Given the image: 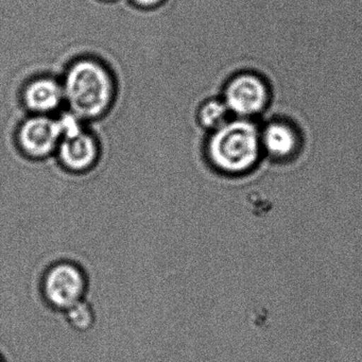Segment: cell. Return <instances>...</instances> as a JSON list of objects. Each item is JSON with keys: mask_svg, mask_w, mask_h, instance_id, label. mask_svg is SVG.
Wrapping results in <instances>:
<instances>
[{"mask_svg": "<svg viewBox=\"0 0 362 362\" xmlns=\"http://www.w3.org/2000/svg\"><path fill=\"white\" fill-rule=\"evenodd\" d=\"M64 97L60 84L52 79L33 82L25 92L27 105L33 111L48 112L59 107Z\"/></svg>", "mask_w": 362, "mask_h": 362, "instance_id": "obj_8", "label": "cell"}, {"mask_svg": "<svg viewBox=\"0 0 362 362\" xmlns=\"http://www.w3.org/2000/svg\"><path fill=\"white\" fill-rule=\"evenodd\" d=\"M65 321L75 332H88L97 323V311L94 305L86 298L64 311Z\"/></svg>", "mask_w": 362, "mask_h": 362, "instance_id": "obj_9", "label": "cell"}, {"mask_svg": "<svg viewBox=\"0 0 362 362\" xmlns=\"http://www.w3.org/2000/svg\"><path fill=\"white\" fill-rule=\"evenodd\" d=\"M136 3H139V5L143 6H152L158 4L160 0H135Z\"/></svg>", "mask_w": 362, "mask_h": 362, "instance_id": "obj_12", "label": "cell"}, {"mask_svg": "<svg viewBox=\"0 0 362 362\" xmlns=\"http://www.w3.org/2000/svg\"><path fill=\"white\" fill-rule=\"evenodd\" d=\"M59 126H60L61 133H62V139L64 137L75 136L82 131L81 124L78 119L76 114H65L58 120Z\"/></svg>", "mask_w": 362, "mask_h": 362, "instance_id": "obj_11", "label": "cell"}, {"mask_svg": "<svg viewBox=\"0 0 362 362\" xmlns=\"http://www.w3.org/2000/svg\"><path fill=\"white\" fill-rule=\"evenodd\" d=\"M230 113L226 103L223 100L206 101L200 110V122L205 128H219L228 122V115Z\"/></svg>", "mask_w": 362, "mask_h": 362, "instance_id": "obj_10", "label": "cell"}, {"mask_svg": "<svg viewBox=\"0 0 362 362\" xmlns=\"http://www.w3.org/2000/svg\"><path fill=\"white\" fill-rule=\"evenodd\" d=\"M264 158L277 163L296 160L302 152V141L293 127L283 122H273L260 130Z\"/></svg>", "mask_w": 362, "mask_h": 362, "instance_id": "obj_7", "label": "cell"}, {"mask_svg": "<svg viewBox=\"0 0 362 362\" xmlns=\"http://www.w3.org/2000/svg\"><path fill=\"white\" fill-rule=\"evenodd\" d=\"M269 90L262 78L254 74H240L233 78L224 93L228 111L245 119L257 115L266 107Z\"/></svg>", "mask_w": 362, "mask_h": 362, "instance_id": "obj_4", "label": "cell"}, {"mask_svg": "<svg viewBox=\"0 0 362 362\" xmlns=\"http://www.w3.org/2000/svg\"><path fill=\"white\" fill-rule=\"evenodd\" d=\"M0 362H4L3 359H1V358H0Z\"/></svg>", "mask_w": 362, "mask_h": 362, "instance_id": "obj_13", "label": "cell"}, {"mask_svg": "<svg viewBox=\"0 0 362 362\" xmlns=\"http://www.w3.org/2000/svg\"><path fill=\"white\" fill-rule=\"evenodd\" d=\"M205 152L215 173L226 177L247 175L264 158L260 130L250 119L228 120L214 130Z\"/></svg>", "mask_w": 362, "mask_h": 362, "instance_id": "obj_1", "label": "cell"}, {"mask_svg": "<svg viewBox=\"0 0 362 362\" xmlns=\"http://www.w3.org/2000/svg\"><path fill=\"white\" fill-rule=\"evenodd\" d=\"M62 139L58 120L48 117H35L27 120L18 133V143L23 152L40 160L57 151Z\"/></svg>", "mask_w": 362, "mask_h": 362, "instance_id": "obj_5", "label": "cell"}, {"mask_svg": "<svg viewBox=\"0 0 362 362\" xmlns=\"http://www.w3.org/2000/svg\"><path fill=\"white\" fill-rule=\"evenodd\" d=\"M63 92L74 114L95 117L107 109L111 100V80L100 65L93 61H80L67 73Z\"/></svg>", "mask_w": 362, "mask_h": 362, "instance_id": "obj_2", "label": "cell"}, {"mask_svg": "<svg viewBox=\"0 0 362 362\" xmlns=\"http://www.w3.org/2000/svg\"><path fill=\"white\" fill-rule=\"evenodd\" d=\"M57 152L63 168L74 175L92 171L98 164L100 156L98 144L86 132L61 139Z\"/></svg>", "mask_w": 362, "mask_h": 362, "instance_id": "obj_6", "label": "cell"}, {"mask_svg": "<svg viewBox=\"0 0 362 362\" xmlns=\"http://www.w3.org/2000/svg\"><path fill=\"white\" fill-rule=\"evenodd\" d=\"M90 281L81 264L60 259L49 264L42 275L41 292L50 308L64 313L86 298Z\"/></svg>", "mask_w": 362, "mask_h": 362, "instance_id": "obj_3", "label": "cell"}]
</instances>
